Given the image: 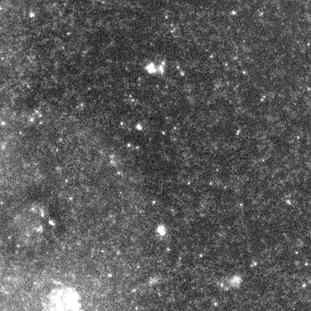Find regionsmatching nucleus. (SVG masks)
<instances>
[{"mask_svg":"<svg viewBox=\"0 0 311 311\" xmlns=\"http://www.w3.org/2000/svg\"><path fill=\"white\" fill-rule=\"evenodd\" d=\"M80 307L78 293L67 287L53 290L46 300V311H80Z\"/></svg>","mask_w":311,"mask_h":311,"instance_id":"nucleus-1","label":"nucleus"}]
</instances>
